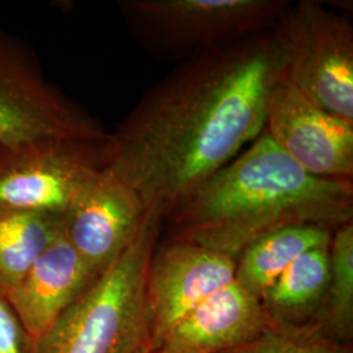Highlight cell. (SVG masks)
<instances>
[{
  "mask_svg": "<svg viewBox=\"0 0 353 353\" xmlns=\"http://www.w3.org/2000/svg\"><path fill=\"white\" fill-rule=\"evenodd\" d=\"M279 74L271 30L192 54L108 135L106 168L164 220L263 132Z\"/></svg>",
  "mask_w": 353,
  "mask_h": 353,
  "instance_id": "6da1fadb",
  "label": "cell"
},
{
  "mask_svg": "<svg viewBox=\"0 0 353 353\" xmlns=\"http://www.w3.org/2000/svg\"><path fill=\"white\" fill-rule=\"evenodd\" d=\"M99 276L61 236L38 256L6 300L28 334L39 341Z\"/></svg>",
  "mask_w": 353,
  "mask_h": 353,
  "instance_id": "7c38bea8",
  "label": "cell"
},
{
  "mask_svg": "<svg viewBox=\"0 0 353 353\" xmlns=\"http://www.w3.org/2000/svg\"><path fill=\"white\" fill-rule=\"evenodd\" d=\"M265 132L309 174L353 181V125L309 100L281 74L265 97Z\"/></svg>",
  "mask_w": 353,
  "mask_h": 353,
  "instance_id": "ba28073f",
  "label": "cell"
},
{
  "mask_svg": "<svg viewBox=\"0 0 353 353\" xmlns=\"http://www.w3.org/2000/svg\"><path fill=\"white\" fill-rule=\"evenodd\" d=\"M108 132L46 80L32 52L0 36V148L38 140L105 141Z\"/></svg>",
  "mask_w": 353,
  "mask_h": 353,
  "instance_id": "8992f818",
  "label": "cell"
},
{
  "mask_svg": "<svg viewBox=\"0 0 353 353\" xmlns=\"http://www.w3.org/2000/svg\"><path fill=\"white\" fill-rule=\"evenodd\" d=\"M335 230L322 225H294L267 233L241 252L236 281L259 299L305 252L328 246Z\"/></svg>",
  "mask_w": 353,
  "mask_h": 353,
  "instance_id": "5bb4252c",
  "label": "cell"
},
{
  "mask_svg": "<svg viewBox=\"0 0 353 353\" xmlns=\"http://www.w3.org/2000/svg\"><path fill=\"white\" fill-rule=\"evenodd\" d=\"M147 212L135 191L106 166L89 179L62 217V236L97 275L135 240Z\"/></svg>",
  "mask_w": 353,
  "mask_h": 353,
  "instance_id": "30bf717a",
  "label": "cell"
},
{
  "mask_svg": "<svg viewBox=\"0 0 353 353\" xmlns=\"http://www.w3.org/2000/svg\"><path fill=\"white\" fill-rule=\"evenodd\" d=\"M331 274L321 313L310 327L328 339L352 343L353 223L338 228L330 245Z\"/></svg>",
  "mask_w": 353,
  "mask_h": 353,
  "instance_id": "2e32d148",
  "label": "cell"
},
{
  "mask_svg": "<svg viewBox=\"0 0 353 353\" xmlns=\"http://www.w3.org/2000/svg\"><path fill=\"white\" fill-rule=\"evenodd\" d=\"M237 261L188 241L157 242L147 274L148 351L194 307L236 280Z\"/></svg>",
  "mask_w": 353,
  "mask_h": 353,
  "instance_id": "9c48e42d",
  "label": "cell"
},
{
  "mask_svg": "<svg viewBox=\"0 0 353 353\" xmlns=\"http://www.w3.org/2000/svg\"><path fill=\"white\" fill-rule=\"evenodd\" d=\"M225 353H353V345L328 339L312 327L270 326L255 341Z\"/></svg>",
  "mask_w": 353,
  "mask_h": 353,
  "instance_id": "e0dca14e",
  "label": "cell"
},
{
  "mask_svg": "<svg viewBox=\"0 0 353 353\" xmlns=\"http://www.w3.org/2000/svg\"><path fill=\"white\" fill-rule=\"evenodd\" d=\"M37 345L11 305L0 296V353H37Z\"/></svg>",
  "mask_w": 353,
  "mask_h": 353,
  "instance_id": "ac0fdd59",
  "label": "cell"
},
{
  "mask_svg": "<svg viewBox=\"0 0 353 353\" xmlns=\"http://www.w3.org/2000/svg\"><path fill=\"white\" fill-rule=\"evenodd\" d=\"M163 219L147 214L138 236L38 341L37 353L148 350L145 285Z\"/></svg>",
  "mask_w": 353,
  "mask_h": 353,
  "instance_id": "3957f363",
  "label": "cell"
},
{
  "mask_svg": "<svg viewBox=\"0 0 353 353\" xmlns=\"http://www.w3.org/2000/svg\"><path fill=\"white\" fill-rule=\"evenodd\" d=\"M279 71L309 100L353 125V26L322 3L290 4L271 29Z\"/></svg>",
  "mask_w": 353,
  "mask_h": 353,
  "instance_id": "277c9868",
  "label": "cell"
},
{
  "mask_svg": "<svg viewBox=\"0 0 353 353\" xmlns=\"http://www.w3.org/2000/svg\"><path fill=\"white\" fill-rule=\"evenodd\" d=\"M166 239L237 261L254 241L281 228L353 223V181L312 176L263 132L176 204Z\"/></svg>",
  "mask_w": 353,
  "mask_h": 353,
  "instance_id": "7a4b0ae2",
  "label": "cell"
},
{
  "mask_svg": "<svg viewBox=\"0 0 353 353\" xmlns=\"http://www.w3.org/2000/svg\"><path fill=\"white\" fill-rule=\"evenodd\" d=\"M106 140H38L0 148V207L63 217L106 166Z\"/></svg>",
  "mask_w": 353,
  "mask_h": 353,
  "instance_id": "52a82bcc",
  "label": "cell"
},
{
  "mask_svg": "<svg viewBox=\"0 0 353 353\" xmlns=\"http://www.w3.org/2000/svg\"><path fill=\"white\" fill-rule=\"evenodd\" d=\"M139 353H152L151 351H148V350H141Z\"/></svg>",
  "mask_w": 353,
  "mask_h": 353,
  "instance_id": "d6986e66",
  "label": "cell"
},
{
  "mask_svg": "<svg viewBox=\"0 0 353 353\" xmlns=\"http://www.w3.org/2000/svg\"><path fill=\"white\" fill-rule=\"evenodd\" d=\"M61 236L62 217L0 207V296L6 299Z\"/></svg>",
  "mask_w": 353,
  "mask_h": 353,
  "instance_id": "9a60e30c",
  "label": "cell"
},
{
  "mask_svg": "<svg viewBox=\"0 0 353 353\" xmlns=\"http://www.w3.org/2000/svg\"><path fill=\"white\" fill-rule=\"evenodd\" d=\"M330 245L305 252L262 293L259 300L270 326H313L327 293Z\"/></svg>",
  "mask_w": 353,
  "mask_h": 353,
  "instance_id": "4fadbf2b",
  "label": "cell"
},
{
  "mask_svg": "<svg viewBox=\"0 0 353 353\" xmlns=\"http://www.w3.org/2000/svg\"><path fill=\"white\" fill-rule=\"evenodd\" d=\"M270 328L261 300L234 280L178 321L152 353H225Z\"/></svg>",
  "mask_w": 353,
  "mask_h": 353,
  "instance_id": "8fae6325",
  "label": "cell"
},
{
  "mask_svg": "<svg viewBox=\"0 0 353 353\" xmlns=\"http://www.w3.org/2000/svg\"><path fill=\"white\" fill-rule=\"evenodd\" d=\"M284 0H128L121 8L152 50L195 52L271 30Z\"/></svg>",
  "mask_w": 353,
  "mask_h": 353,
  "instance_id": "5b68a950",
  "label": "cell"
}]
</instances>
